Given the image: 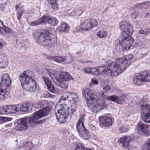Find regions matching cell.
Masks as SVG:
<instances>
[{"mask_svg": "<svg viewBox=\"0 0 150 150\" xmlns=\"http://www.w3.org/2000/svg\"><path fill=\"white\" fill-rule=\"evenodd\" d=\"M134 42V39L132 37H122L119 41V45L122 50L127 51L130 49Z\"/></svg>", "mask_w": 150, "mask_h": 150, "instance_id": "cell-18", "label": "cell"}, {"mask_svg": "<svg viewBox=\"0 0 150 150\" xmlns=\"http://www.w3.org/2000/svg\"><path fill=\"white\" fill-rule=\"evenodd\" d=\"M75 150H92L91 149H86L83 147H79L76 148Z\"/></svg>", "mask_w": 150, "mask_h": 150, "instance_id": "cell-35", "label": "cell"}, {"mask_svg": "<svg viewBox=\"0 0 150 150\" xmlns=\"http://www.w3.org/2000/svg\"><path fill=\"white\" fill-rule=\"evenodd\" d=\"M12 32L11 29L4 25L2 21L0 19V33L2 35H5L9 34Z\"/></svg>", "mask_w": 150, "mask_h": 150, "instance_id": "cell-25", "label": "cell"}, {"mask_svg": "<svg viewBox=\"0 0 150 150\" xmlns=\"http://www.w3.org/2000/svg\"><path fill=\"white\" fill-rule=\"evenodd\" d=\"M134 58L132 54L125 55L117 59L114 62H111L108 65V75L116 76L121 74L130 66L131 61Z\"/></svg>", "mask_w": 150, "mask_h": 150, "instance_id": "cell-4", "label": "cell"}, {"mask_svg": "<svg viewBox=\"0 0 150 150\" xmlns=\"http://www.w3.org/2000/svg\"><path fill=\"white\" fill-rule=\"evenodd\" d=\"M77 129L81 138L85 140H87L90 138V132L86 128L83 123V120L81 119L78 122L76 126Z\"/></svg>", "mask_w": 150, "mask_h": 150, "instance_id": "cell-17", "label": "cell"}, {"mask_svg": "<svg viewBox=\"0 0 150 150\" xmlns=\"http://www.w3.org/2000/svg\"><path fill=\"white\" fill-rule=\"evenodd\" d=\"M137 130L141 135L147 136L150 134V126L141 122L137 125Z\"/></svg>", "mask_w": 150, "mask_h": 150, "instance_id": "cell-20", "label": "cell"}, {"mask_svg": "<svg viewBox=\"0 0 150 150\" xmlns=\"http://www.w3.org/2000/svg\"><path fill=\"white\" fill-rule=\"evenodd\" d=\"M142 150H150V138L143 144Z\"/></svg>", "mask_w": 150, "mask_h": 150, "instance_id": "cell-34", "label": "cell"}, {"mask_svg": "<svg viewBox=\"0 0 150 150\" xmlns=\"http://www.w3.org/2000/svg\"><path fill=\"white\" fill-rule=\"evenodd\" d=\"M50 102L47 101H42L38 103L37 106V108H43L49 106Z\"/></svg>", "mask_w": 150, "mask_h": 150, "instance_id": "cell-30", "label": "cell"}, {"mask_svg": "<svg viewBox=\"0 0 150 150\" xmlns=\"http://www.w3.org/2000/svg\"><path fill=\"white\" fill-rule=\"evenodd\" d=\"M82 93L87 106L93 112H98L106 108L105 100L91 89L84 88Z\"/></svg>", "mask_w": 150, "mask_h": 150, "instance_id": "cell-2", "label": "cell"}, {"mask_svg": "<svg viewBox=\"0 0 150 150\" xmlns=\"http://www.w3.org/2000/svg\"><path fill=\"white\" fill-rule=\"evenodd\" d=\"M133 17L146 18L150 16V2L135 4L131 12Z\"/></svg>", "mask_w": 150, "mask_h": 150, "instance_id": "cell-8", "label": "cell"}, {"mask_svg": "<svg viewBox=\"0 0 150 150\" xmlns=\"http://www.w3.org/2000/svg\"><path fill=\"white\" fill-rule=\"evenodd\" d=\"M59 21L56 18L49 15H45L43 16L42 17L38 19L36 21H33L30 23V25L31 26H37L40 25L48 24L52 26H56L57 25Z\"/></svg>", "mask_w": 150, "mask_h": 150, "instance_id": "cell-11", "label": "cell"}, {"mask_svg": "<svg viewBox=\"0 0 150 150\" xmlns=\"http://www.w3.org/2000/svg\"><path fill=\"white\" fill-rule=\"evenodd\" d=\"M70 30V26L67 23H63L57 28L58 32L67 33Z\"/></svg>", "mask_w": 150, "mask_h": 150, "instance_id": "cell-26", "label": "cell"}, {"mask_svg": "<svg viewBox=\"0 0 150 150\" xmlns=\"http://www.w3.org/2000/svg\"><path fill=\"white\" fill-rule=\"evenodd\" d=\"M3 47V44L1 42H0V49L2 48Z\"/></svg>", "mask_w": 150, "mask_h": 150, "instance_id": "cell-37", "label": "cell"}, {"mask_svg": "<svg viewBox=\"0 0 150 150\" xmlns=\"http://www.w3.org/2000/svg\"><path fill=\"white\" fill-rule=\"evenodd\" d=\"M142 118L145 122H150V105L144 104L141 106Z\"/></svg>", "mask_w": 150, "mask_h": 150, "instance_id": "cell-19", "label": "cell"}, {"mask_svg": "<svg viewBox=\"0 0 150 150\" xmlns=\"http://www.w3.org/2000/svg\"><path fill=\"white\" fill-rule=\"evenodd\" d=\"M108 34L106 31L105 30H100L97 34V37L100 38H105L107 36Z\"/></svg>", "mask_w": 150, "mask_h": 150, "instance_id": "cell-32", "label": "cell"}, {"mask_svg": "<svg viewBox=\"0 0 150 150\" xmlns=\"http://www.w3.org/2000/svg\"><path fill=\"white\" fill-rule=\"evenodd\" d=\"M78 100V96L75 93L67 92L63 93L55 108V115L60 123L67 122L74 112Z\"/></svg>", "mask_w": 150, "mask_h": 150, "instance_id": "cell-1", "label": "cell"}, {"mask_svg": "<svg viewBox=\"0 0 150 150\" xmlns=\"http://www.w3.org/2000/svg\"><path fill=\"white\" fill-rule=\"evenodd\" d=\"M84 73L94 76H101L108 74V65L98 66L95 67H86L83 69Z\"/></svg>", "mask_w": 150, "mask_h": 150, "instance_id": "cell-14", "label": "cell"}, {"mask_svg": "<svg viewBox=\"0 0 150 150\" xmlns=\"http://www.w3.org/2000/svg\"><path fill=\"white\" fill-rule=\"evenodd\" d=\"M43 78L47 89L51 92L53 93H58L59 92V90L54 86L52 81L48 78L45 76L43 77Z\"/></svg>", "mask_w": 150, "mask_h": 150, "instance_id": "cell-22", "label": "cell"}, {"mask_svg": "<svg viewBox=\"0 0 150 150\" xmlns=\"http://www.w3.org/2000/svg\"><path fill=\"white\" fill-rule=\"evenodd\" d=\"M17 17L18 20L21 19L22 15L24 12V10L23 7L21 6V4H19L17 5Z\"/></svg>", "mask_w": 150, "mask_h": 150, "instance_id": "cell-28", "label": "cell"}, {"mask_svg": "<svg viewBox=\"0 0 150 150\" xmlns=\"http://www.w3.org/2000/svg\"><path fill=\"white\" fill-rule=\"evenodd\" d=\"M47 58L50 60L62 64H69L73 61V57L69 54L64 56H49Z\"/></svg>", "mask_w": 150, "mask_h": 150, "instance_id": "cell-16", "label": "cell"}, {"mask_svg": "<svg viewBox=\"0 0 150 150\" xmlns=\"http://www.w3.org/2000/svg\"><path fill=\"white\" fill-rule=\"evenodd\" d=\"M106 98L108 100L115 102V103H117V104H122V100L118 96H116V95L108 96L106 97Z\"/></svg>", "mask_w": 150, "mask_h": 150, "instance_id": "cell-27", "label": "cell"}, {"mask_svg": "<svg viewBox=\"0 0 150 150\" xmlns=\"http://www.w3.org/2000/svg\"><path fill=\"white\" fill-rule=\"evenodd\" d=\"M134 83L137 86H142L147 82H150V69L137 73L133 78Z\"/></svg>", "mask_w": 150, "mask_h": 150, "instance_id": "cell-13", "label": "cell"}, {"mask_svg": "<svg viewBox=\"0 0 150 150\" xmlns=\"http://www.w3.org/2000/svg\"><path fill=\"white\" fill-rule=\"evenodd\" d=\"M1 61L0 60V66H1Z\"/></svg>", "mask_w": 150, "mask_h": 150, "instance_id": "cell-38", "label": "cell"}, {"mask_svg": "<svg viewBox=\"0 0 150 150\" xmlns=\"http://www.w3.org/2000/svg\"><path fill=\"white\" fill-rule=\"evenodd\" d=\"M19 80L22 88L25 91L33 92L37 89V82L28 74L27 71L20 75Z\"/></svg>", "mask_w": 150, "mask_h": 150, "instance_id": "cell-7", "label": "cell"}, {"mask_svg": "<svg viewBox=\"0 0 150 150\" xmlns=\"http://www.w3.org/2000/svg\"><path fill=\"white\" fill-rule=\"evenodd\" d=\"M12 81L9 75H3L0 83V101L4 100L9 95L11 91Z\"/></svg>", "mask_w": 150, "mask_h": 150, "instance_id": "cell-9", "label": "cell"}, {"mask_svg": "<svg viewBox=\"0 0 150 150\" xmlns=\"http://www.w3.org/2000/svg\"><path fill=\"white\" fill-rule=\"evenodd\" d=\"M98 24V22L95 19L88 18L83 21L80 25L77 27L76 29V32L77 33H80L88 31L97 27Z\"/></svg>", "mask_w": 150, "mask_h": 150, "instance_id": "cell-12", "label": "cell"}, {"mask_svg": "<svg viewBox=\"0 0 150 150\" xmlns=\"http://www.w3.org/2000/svg\"><path fill=\"white\" fill-rule=\"evenodd\" d=\"M33 144L31 142H27L23 145V148L25 150H30L33 147Z\"/></svg>", "mask_w": 150, "mask_h": 150, "instance_id": "cell-31", "label": "cell"}, {"mask_svg": "<svg viewBox=\"0 0 150 150\" xmlns=\"http://www.w3.org/2000/svg\"><path fill=\"white\" fill-rule=\"evenodd\" d=\"M131 141L132 138L130 137L126 136L120 138L118 141V143L122 147L127 148L129 146Z\"/></svg>", "mask_w": 150, "mask_h": 150, "instance_id": "cell-23", "label": "cell"}, {"mask_svg": "<svg viewBox=\"0 0 150 150\" xmlns=\"http://www.w3.org/2000/svg\"><path fill=\"white\" fill-rule=\"evenodd\" d=\"M28 128V121L27 118H22L17 122L15 129L17 131H21L26 130Z\"/></svg>", "mask_w": 150, "mask_h": 150, "instance_id": "cell-21", "label": "cell"}, {"mask_svg": "<svg viewBox=\"0 0 150 150\" xmlns=\"http://www.w3.org/2000/svg\"><path fill=\"white\" fill-rule=\"evenodd\" d=\"M33 36L35 42L43 47L53 45L57 42L56 31L52 28L39 29L33 32Z\"/></svg>", "mask_w": 150, "mask_h": 150, "instance_id": "cell-3", "label": "cell"}, {"mask_svg": "<svg viewBox=\"0 0 150 150\" xmlns=\"http://www.w3.org/2000/svg\"><path fill=\"white\" fill-rule=\"evenodd\" d=\"M52 108L51 106L46 107L37 111L33 113L31 117H26L28 122L37 123L38 120L46 117L50 115Z\"/></svg>", "mask_w": 150, "mask_h": 150, "instance_id": "cell-10", "label": "cell"}, {"mask_svg": "<svg viewBox=\"0 0 150 150\" xmlns=\"http://www.w3.org/2000/svg\"><path fill=\"white\" fill-rule=\"evenodd\" d=\"M46 70L53 82L63 89H67L68 87V85L66 82L74 79L73 77L68 72H57L50 69H47Z\"/></svg>", "mask_w": 150, "mask_h": 150, "instance_id": "cell-6", "label": "cell"}, {"mask_svg": "<svg viewBox=\"0 0 150 150\" xmlns=\"http://www.w3.org/2000/svg\"><path fill=\"white\" fill-rule=\"evenodd\" d=\"M33 105L26 102L16 105H6L0 106V115H9L19 112H27L31 111Z\"/></svg>", "mask_w": 150, "mask_h": 150, "instance_id": "cell-5", "label": "cell"}, {"mask_svg": "<svg viewBox=\"0 0 150 150\" xmlns=\"http://www.w3.org/2000/svg\"><path fill=\"white\" fill-rule=\"evenodd\" d=\"M47 1L49 3V4L51 5L53 9L57 10L59 9L58 0H47Z\"/></svg>", "mask_w": 150, "mask_h": 150, "instance_id": "cell-29", "label": "cell"}, {"mask_svg": "<svg viewBox=\"0 0 150 150\" xmlns=\"http://www.w3.org/2000/svg\"><path fill=\"white\" fill-rule=\"evenodd\" d=\"M91 83L93 84H95V85L98 84V80L97 79H92Z\"/></svg>", "mask_w": 150, "mask_h": 150, "instance_id": "cell-36", "label": "cell"}, {"mask_svg": "<svg viewBox=\"0 0 150 150\" xmlns=\"http://www.w3.org/2000/svg\"><path fill=\"white\" fill-rule=\"evenodd\" d=\"M120 27L122 31V37L128 38L131 37L134 33V27L128 22L122 21L120 23Z\"/></svg>", "mask_w": 150, "mask_h": 150, "instance_id": "cell-15", "label": "cell"}, {"mask_svg": "<svg viewBox=\"0 0 150 150\" xmlns=\"http://www.w3.org/2000/svg\"><path fill=\"white\" fill-rule=\"evenodd\" d=\"M100 122L105 127H109L112 124L113 121L110 117L101 116L99 118Z\"/></svg>", "mask_w": 150, "mask_h": 150, "instance_id": "cell-24", "label": "cell"}, {"mask_svg": "<svg viewBox=\"0 0 150 150\" xmlns=\"http://www.w3.org/2000/svg\"><path fill=\"white\" fill-rule=\"evenodd\" d=\"M12 120V118L10 117H1L0 116V124L2 123H6L11 121Z\"/></svg>", "mask_w": 150, "mask_h": 150, "instance_id": "cell-33", "label": "cell"}]
</instances>
